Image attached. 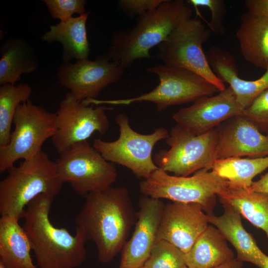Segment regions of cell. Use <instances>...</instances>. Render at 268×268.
Wrapping results in <instances>:
<instances>
[{
    "instance_id": "cell-1",
    "label": "cell",
    "mask_w": 268,
    "mask_h": 268,
    "mask_svg": "<svg viewBox=\"0 0 268 268\" xmlns=\"http://www.w3.org/2000/svg\"><path fill=\"white\" fill-rule=\"evenodd\" d=\"M85 198L75 218L76 228L95 243L99 261L108 263L122 250L136 220L129 191L125 187H110Z\"/></svg>"
},
{
    "instance_id": "cell-2",
    "label": "cell",
    "mask_w": 268,
    "mask_h": 268,
    "mask_svg": "<svg viewBox=\"0 0 268 268\" xmlns=\"http://www.w3.org/2000/svg\"><path fill=\"white\" fill-rule=\"evenodd\" d=\"M54 198L41 194L33 200L27 206L23 227L38 267L75 268L86 258L87 240L78 228L73 236L66 228L53 225L49 213Z\"/></svg>"
},
{
    "instance_id": "cell-3",
    "label": "cell",
    "mask_w": 268,
    "mask_h": 268,
    "mask_svg": "<svg viewBox=\"0 0 268 268\" xmlns=\"http://www.w3.org/2000/svg\"><path fill=\"white\" fill-rule=\"evenodd\" d=\"M192 13L183 0H166L157 8L138 16L133 27L114 32L107 54L125 69L137 60L150 58V50L191 18Z\"/></svg>"
},
{
    "instance_id": "cell-4",
    "label": "cell",
    "mask_w": 268,
    "mask_h": 268,
    "mask_svg": "<svg viewBox=\"0 0 268 268\" xmlns=\"http://www.w3.org/2000/svg\"><path fill=\"white\" fill-rule=\"evenodd\" d=\"M7 172V176L0 182L1 216L18 220L23 218L25 207L36 197L44 194L54 198L63 184L55 161L42 150Z\"/></svg>"
},
{
    "instance_id": "cell-5",
    "label": "cell",
    "mask_w": 268,
    "mask_h": 268,
    "mask_svg": "<svg viewBox=\"0 0 268 268\" xmlns=\"http://www.w3.org/2000/svg\"><path fill=\"white\" fill-rule=\"evenodd\" d=\"M158 77L159 84L151 91L138 96L114 100H86V104L93 105H128L137 102H149L155 104L161 112L176 105L194 102L203 97L214 95L219 90L201 76L190 70L157 64L146 69Z\"/></svg>"
},
{
    "instance_id": "cell-6",
    "label": "cell",
    "mask_w": 268,
    "mask_h": 268,
    "mask_svg": "<svg viewBox=\"0 0 268 268\" xmlns=\"http://www.w3.org/2000/svg\"><path fill=\"white\" fill-rule=\"evenodd\" d=\"M228 186V182L212 171L202 169L191 176H177L158 169L139 184L143 196L173 201L196 203L206 213H213L216 197Z\"/></svg>"
},
{
    "instance_id": "cell-7",
    "label": "cell",
    "mask_w": 268,
    "mask_h": 268,
    "mask_svg": "<svg viewBox=\"0 0 268 268\" xmlns=\"http://www.w3.org/2000/svg\"><path fill=\"white\" fill-rule=\"evenodd\" d=\"M211 33L200 20L188 19L157 46L156 58L164 65L193 72L222 91L225 84L212 71L203 50Z\"/></svg>"
},
{
    "instance_id": "cell-8",
    "label": "cell",
    "mask_w": 268,
    "mask_h": 268,
    "mask_svg": "<svg viewBox=\"0 0 268 268\" xmlns=\"http://www.w3.org/2000/svg\"><path fill=\"white\" fill-rule=\"evenodd\" d=\"M56 114L34 104L30 99L20 104L15 113L9 143L0 147V173L18 160L29 159L42 150L44 143L57 131Z\"/></svg>"
},
{
    "instance_id": "cell-9",
    "label": "cell",
    "mask_w": 268,
    "mask_h": 268,
    "mask_svg": "<svg viewBox=\"0 0 268 268\" xmlns=\"http://www.w3.org/2000/svg\"><path fill=\"white\" fill-rule=\"evenodd\" d=\"M116 122L119 127V138L112 141L95 138L92 146L107 161L127 167L138 178L148 179L159 169L152 158V150L159 141L168 137V131L160 127L151 134H141L131 128L123 113L116 116Z\"/></svg>"
},
{
    "instance_id": "cell-10",
    "label": "cell",
    "mask_w": 268,
    "mask_h": 268,
    "mask_svg": "<svg viewBox=\"0 0 268 268\" xmlns=\"http://www.w3.org/2000/svg\"><path fill=\"white\" fill-rule=\"evenodd\" d=\"M168 150L157 152L153 161L156 166L175 176L187 177L202 170H211L216 160V128L203 134L195 135L177 125L166 139Z\"/></svg>"
},
{
    "instance_id": "cell-11",
    "label": "cell",
    "mask_w": 268,
    "mask_h": 268,
    "mask_svg": "<svg viewBox=\"0 0 268 268\" xmlns=\"http://www.w3.org/2000/svg\"><path fill=\"white\" fill-rule=\"evenodd\" d=\"M55 162L63 183L69 184L76 194L84 198L111 187L118 177L115 166L87 140L60 153Z\"/></svg>"
},
{
    "instance_id": "cell-12",
    "label": "cell",
    "mask_w": 268,
    "mask_h": 268,
    "mask_svg": "<svg viewBox=\"0 0 268 268\" xmlns=\"http://www.w3.org/2000/svg\"><path fill=\"white\" fill-rule=\"evenodd\" d=\"M111 109L104 105H86L67 93L56 113L57 131L51 140L57 151L60 154L86 141L95 132L105 134L109 127L106 112Z\"/></svg>"
},
{
    "instance_id": "cell-13",
    "label": "cell",
    "mask_w": 268,
    "mask_h": 268,
    "mask_svg": "<svg viewBox=\"0 0 268 268\" xmlns=\"http://www.w3.org/2000/svg\"><path fill=\"white\" fill-rule=\"evenodd\" d=\"M125 69L107 54L94 61L64 62L57 73L59 83L80 101L96 99L107 86L119 81Z\"/></svg>"
},
{
    "instance_id": "cell-14",
    "label": "cell",
    "mask_w": 268,
    "mask_h": 268,
    "mask_svg": "<svg viewBox=\"0 0 268 268\" xmlns=\"http://www.w3.org/2000/svg\"><path fill=\"white\" fill-rule=\"evenodd\" d=\"M244 108L228 86L216 94L201 97L175 113L177 125L195 135L203 134L229 119L242 115Z\"/></svg>"
},
{
    "instance_id": "cell-15",
    "label": "cell",
    "mask_w": 268,
    "mask_h": 268,
    "mask_svg": "<svg viewBox=\"0 0 268 268\" xmlns=\"http://www.w3.org/2000/svg\"><path fill=\"white\" fill-rule=\"evenodd\" d=\"M206 213L196 203L178 201L164 205L157 240H166L188 253L207 227Z\"/></svg>"
},
{
    "instance_id": "cell-16",
    "label": "cell",
    "mask_w": 268,
    "mask_h": 268,
    "mask_svg": "<svg viewBox=\"0 0 268 268\" xmlns=\"http://www.w3.org/2000/svg\"><path fill=\"white\" fill-rule=\"evenodd\" d=\"M164 206L160 199L145 196L140 199L134 230L122 248L119 268L144 266L156 241Z\"/></svg>"
},
{
    "instance_id": "cell-17",
    "label": "cell",
    "mask_w": 268,
    "mask_h": 268,
    "mask_svg": "<svg viewBox=\"0 0 268 268\" xmlns=\"http://www.w3.org/2000/svg\"><path fill=\"white\" fill-rule=\"evenodd\" d=\"M216 129V159L268 156V135L261 132L243 115L229 119Z\"/></svg>"
},
{
    "instance_id": "cell-18",
    "label": "cell",
    "mask_w": 268,
    "mask_h": 268,
    "mask_svg": "<svg viewBox=\"0 0 268 268\" xmlns=\"http://www.w3.org/2000/svg\"><path fill=\"white\" fill-rule=\"evenodd\" d=\"M205 54L213 72L223 83L229 84L237 101L244 109L268 89V67L257 79L244 80L239 76L236 61L230 53L213 46L207 50Z\"/></svg>"
},
{
    "instance_id": "cell-19",
    "label": "cell",
    "mask_w": 268,
    "mask_h": 268,
    "mask_svg": "<svg viewBox=\"0 0 268 268\" xmlns=\"http://www.w3.org/2000/svg\"><path fill=\"white\" fill-rule=\"evenodd\" d=\"M224 212L220 216L206 214L208 223L214 226L233 246L237 259L262 268L266 254L243 226L240 213L231 205L222 202Z\"/></svg>"
},
{
    "instance_id": "cell-20",
    "label": "cell",
    "mask_w": 268,
    "mask_h": 268,
    "mask_svg": "<svg viewBox=\"0 0 268 268\" xmlns=\"http://www.w3.org/2000/svg\"><path fill=\"white\" fill-rule=\"evenodd\" d=\"M90 14L85 13L72 17L56 25H51L49 30L41 36L45 42L60 43L63 47L61 59L64 62L72 59L87 60L90 52L87 39L86 22Z\"/></svg>"
},
{
    "instance_id": "cell-21",
    "label": "cell",
    "mask_w": 268,
    "mask_h": 268,
    "mask_svg": "<svg viewBox=\"0 0 268 268\" xmlns=\"http://www.w3.org/2000/svg\"><path fill=\"white\" fill-rule=\"evenodd\" d=\"M236 36L243 58L260 68L268 67V19L249 11L242 15Z\"/></svg>"
},
{
    "instance_id": "cell-22",
    "label": "cell",
    "mask_w": 268,
    "mask_h": 268,
    "mask_svg": "<svg viewBox=\"0 0 268 268\" xmlns=\"http://www.w3.org/2000/svg\"><path fill=\"white\" fill-rule=\"evenodd\" d=\"M18 221L10 216L0 218V263L5 268H37L28 236Z\"/></svg>"
},
{
    "instance_id": "cell-23",
    "label": "cell",
    "mask_w": 268,
    "mask_h": 268,
    "mask_svg": "<svg viewBox=\"0 0 268 268\" xmlns=\"http://www.w3.org/2000/svg\"><path fill=\"white\" fill-rule=\"evenodd\" d=\"M39 62L33 48L20 37H11L0 48V85H15L23 74L36 71Z\"/></svg>"
},
{
    "instance_id": "cell-24",
    "label": "cell",
    "mask_w": 268,
    "mask_h": 268,
    "mask_svg": "<svg viewBox=\"0 0 268 268\" xmlns=\"http://www.w3.org/2000/svg\"><path fill=\"white\" fill-rule=\"evenodd\" d=\"M226 239L213 225H208L185 254L189 268H213L234 259Z\"/></svg>"
},
{
    "instance_id": "cell-25",
    "label": "cell",
    "mask_w": 268,
    "mask_h": 268,
    "mask_svg": "<svg viewBox=\"0 0 268 268\" xmlns=\"http://www.w3.org/2000/svg\"><path fill=\"white\" fill-rule=\"evenodd\" d=\"M217 196L221 203L233 206L253 225L264 230L268 238V194L228 186Z\"/></svg>"
},
{
    "instance_id": "cell-26",
    "label": "cell",
    "mask_w": 268,
    "mask_h": 268,
    "mask_svg": "<svg viewBox=\"0 0 268 268\" xmlns=\"http://www.w3.org/2000/svg\"><path fill=\"white\" fill-rule=\"evenodd\" d=\"M268 168V156L259 158L230 157L216 159L211 170L228 182V186L249 189L253 179Z\"/></svg>"
},
{
    "instance_id": "cell-27",
    "label": "cell",
    "mask_w": 268,
    "mask_h": 268,
    "mask_svg": "<svg viewBox=\"0 0 268 268\" xmlns=\"http://www.w3.org/2000/svg\"><path fill=\"white\" fill-rule=\"evenodd\" d=\"M32 92L26 84L0 86V147L9 143L16 111L20 104L29 100Z\"/></svg>"
},
{
    "instance_id": "cell-28",
    "label": "cell",
    "mask_w": 268,
    "mask_h": 268,
    "mask_svg": "<svg viewBox=\"0 0 268 268\" xmlns=\"http://www.w3.org/2000/svg\"><path fill=\"white\" fill-rule=\"evenodd\" d=\"M186 265L185 254L171 243L157 240L143 267L145 268H181Z\"/></svg>"
},
{
    "instance_id": "cell-29",
    "label": "cell",
    "mask_w": 268,
    "mask_h": 268,
    "mask_svg": "<svg viewBox=\"0 0 268 268\" xmlns=\"http://www.w3.org/2000/svg\"><path fill=\"white\" fill-rule=\"evenodd\" d=\"M242 115L261 132L268 135V89L259 95L244 109Z\"/></svg>"
},
{
    "instance_id": "cell-30",
    "label": "cell",
    "mask_w": 268,
    "mask_h": 268,
    "mask_svg": "<svg viewBox=\"0 0 268 268\" xmlns=\"http://www.w3.org/2000/svg\"><path fill=\"white\" fill-rule=\"evenodd\" d=\"M51 16L60 21L72 17L77 13L79 15L86 12L85 0H43Z\"/></svg>"
},
{
    "instance_id": "cell-31",
    "label": "cell",
    "mask_w": 268,
    "mask_h": 268,
    "mask_svg": "<svg viewBox=\"0 0 268 268\" xmlns=\"http://www.w3.org/2000/svg\"><path fill=\"white\" fill-rule=\"evenodd\" d=\"M188 2L195 7H207L211 12L209 23L210 30L222 35L226 31L223 22L226 14L225 3L223 0H189Z\"/></svg>"
},
{
    "instance_id": "cell-32",
    "label": "cell",
    "mask_w": 268,
    "mask_h": 268,
    "mask_svg": "<svg viewBox=\"0 0 268 268\" xmlns=\"http://www.w3.org/2000/svg\"><path fill=\"white\" fill-rule=\"evenodd\" d=\"M166 0H120L118 7L129 17L139 16L157 8Z\"/></svg>"
},
{
    "instance_id": "cell-33",
    "label": "cell",
    "mask_w": 268,
    "mask_h": 268,
    "mask_svg": "<svg viewBox=\"0 0 268 268\" xmlns=\"http://www.w3.org/2000/svg\"><path fill=\"white\" fill-rule=\"evenodd\" d=\"M245 5L248 11L268 19V0H246Z\"/></svg>"
},
{
    "instance_id": "cell-34",
    "label": "cell",
    "mask_w": 268,
    "mask_h": 268,
    "mask_svg": "<svg viewBox=\"0 0 268 268\" xmlns=\"http://www.w3.org/2000/svg\"><path fill=\"white\" fill-rule=\"evenodd\" d=\"M249 190L268 194V172L261 176L260 179L253 182Z\"/></svg>"
},
{
    "instance_id": "cell-35",
    "label": "cell",
    "mask_w": 268,
    "mask_h": 268,
    "mask_svg": "<svg viewBox=\"0 0 268 268\" xmlns=\"http://www.w3.org/2000/svg\"><path fill=\"white\" fill-rule=\"evenodd\" d=\"M243 262L238 260L237 258L224 263L213 268H242Z\"/></svg>"
},
{
    "instance_id": "cell-36",
    "label": "cell",
    "mask_w": 268,
    "mask_h": 268,
    "mask_svg": "<svg viewBox=\"0 0 268 268\" xmlns=\"http://www.w3.org/2000/svg\"><path fill=\"white\" fill-rule=\"evenodd\" d=\"M262 268H268V256L266 255Z\"/></svg>"
},
{
    "instance_id": "cell-37",
    "label": "cell",
    "mask_w": 268,
    "mask_h": 268,
    "mask_svg": "<svg viewBox=\"0 0 268 268\" xmlns=\"http://www.w3.org/2000/svg\"><path fill=\"white\" fill-rule=\"evenodd\" d=\"M0 268H5L1 263H0Z\"/></svg>"
},
{
    "instance_id": "cell-38",
    "label": "cell",
    "mask_w": 268,
    "mask_h": 268,
    "mask_svg": "<svg viewBox=\"0 0 268 268\" xmlns=\"http://www.w3.org/2000/svg\"><path fill=\"white\" fill-rule=\"evenodd\" d=\"M181 268H189L188 267H187L186 266H184V267H182Z\"/></svg>"
},
{
    "instance_id": "cell-39",
    "label": "cell",
    "mask_w": 268,
    "mask_h": 268,
    "mask_svg": "<svg viewBox=\"0 0 268 268\" xmlns=\"http://www.w3.org/2000/svg\"><path fill=\"white\" fill-rule=\"evenodd\" d=\"M145 268L143 266L142 267H140V268Z\"/></svg>"
}]
</instances>
